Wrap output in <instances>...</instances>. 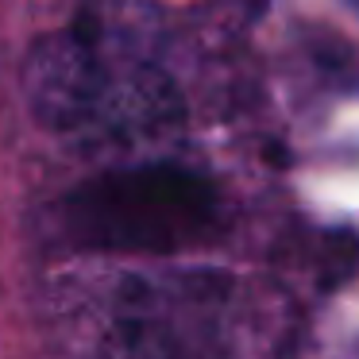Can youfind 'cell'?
<instances>
[{"label":"cell","mask_w":359,"mask_h":359,"mask_svg":"<svg viewBox=\"0 0 359 359\" xmlns=\"http://www.w3.org/2000/svg\"><path fill=\"white\" fill-rule=\"evenodd\" d=\"M55 325L74 348L104 355L236 351L248 325L236 278L217 271H124L55 290Z\"/></svg>","instance_id":"1"},{"label":"cell","mask_w":359,"mask_h":359,"mask_svg":"<svg viewBox=\"0 0 359 359\" xmlns=\"http://www.w3.org/2000/svg\"><path fill=\"white\" fill-rule=\"evenodd\" d=\"M24 78L35 120L58 135L135 143L178 132L186 120L182 93L163 66L89 24L43 35Z\"/></svg>","instance_id":"2"},{"label":"cell","mask_w":359,"mask_h":359,"mask_svg":"<svg viewBox=\"0 0 359 359\" xmlns=\"http://www.w3.org/2000/svg\"><path fill=\"white\" fill-rule=\"evenodd\" d=\"M62 236L109 255H178L220 228V189L186 166L116 170L66 194Z\"/></svg>","instance_id":"3"}]
</instances>
